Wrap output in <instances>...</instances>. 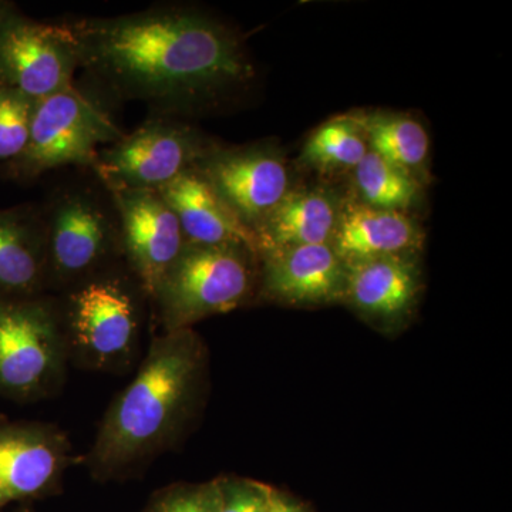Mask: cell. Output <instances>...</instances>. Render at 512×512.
Wrapping results in <instances>:
<instances>
[{"label":"cell","instance_id":"cell-13","mask_svg":"<svg viewBox=\"0 0 512 512\" xmlns=\"http://www.w3.org/2000/svg\"><path fill=\"white\" fill-rule=\"evenodd\" d=\"M67 316L77 343L100 362L126 355L136 339V299L120 279L84 282L70 295Z\"/></svg>","mask_w":512,"mask_h":512},{"label":"cell","instance_id":"cell-3","mask_svg":"<svg viewBox=\"0 0 512 512\" xmlns=\"http://www.w3.org/2000/svg\"><path fill=\"white\" fill-rule=\"evenodd\" d=\"M111 97L92 83H72L37 101L25 150L6 164L9 177L33 181L57 168L76 165L93 170L103 146L124 137L110 107Z\"/></svg>","mask_w":512,"mask_h":512},{"label":"cell","instance_id":"cell-18","mask_svg":"<svg viewBox=\"0 0 512 512\" xmlns=\"http://www.w3.org/2000/svg\"><path fill=\"white\" fill-rule=\"evenodd\" d=\"M42 212L30 205L0 210V298H30L45 284Z\"/></svg>","mask_w":512,"mask_h":512},{"label":"cell","instance_id":"cell-8","mask_svg":"<svg viewBox=\"0 0 512 512\" xmlns=\"http://www.w3.org/2000/svg\"><path fill=\"white\" fill-rule=\"evenodd\" d=\"M62 333L45 299L0 298V396L29 399L59 372Z\"/></svg>","mask_w":512,"mask_h":512},{"label":"cell","instance_id":"cell-22","mask_svg":"<svg viewBox=\"0 0 512 512\" xmlns=\"http://www.w3.org/2000/svg\"><path fill=\"white\" fill-rule=\"evenodd\" d=\"M36 101L0 83V163L9 164L28 144Z\"/></svg>","mask_w":512,"mask_h":512},{"label":"cell","instance_id":"cell-6","mask_svg":"<svg viewBox=\"0 0 512 512\" xmlns=\"http://www.w3.org/2000/svg\"><path fill=\"white\" fill-rule=\"evenodd\" d=\"M217 144L178 117L154 114L133 133L103 148L92 171L106 187L158 191L197 167Z\"/></svg>","mask_w":512,"mask_h":512},{"label":"cell","instance_id":"cell-14","mask_svg":"<svg viewBox=\"0 0 512 512\" xmlns=\"http://www.w3.org/2000/svg\"><path fill=\"white\" fill-rule=\"evenodd\" d=\"M420 291L416 255L383 256L348 264L343 302L365 318L386 325L409 315Z\"/></svg>","mask_w":512,"mask_h":512},{"label":"cell","instance_id":"cell-2","mask_svg":"<svg viewBox=\"0 0 512 512\" xmlns=\"http://www.w3.org/2000/svg\"><path fill=\"white\" fill-rule=\"evenodd\" d=\"M200 366V342L191 329L154 340L137 376L104 416L92 450L97 473H117L164 446L191 402Z\"/></svg>","mask_w":512,"mask_h":512},{"label":"cell","instance_id":"cell-7","mask_svg":"<svg viewBox=\"0 0 512 512\" xmlns=\"http://www.w3.org/2000/svg\"><path fill=\"white\" fill-rule=\"evenodd\" d=\"M79 69V45L67 22H37L15 8L0 23V83L5 86L37 103L69 87Z\"/></svg>","mask_w":512,"mask_h":512},{"label":"cell","instance_id":"cell-9","mask_svg":"<svg viewBox=\"0 0 512 512\" xmlns=\"http://www.w3.org/2000/svg\"><path fill=\"white\" fill-rule=\"evenodd\" d=\"M195 168L254 234L292 190L285 154L268 141L238 147L217 144Z\"/></svg>","mask_w":512,"mask_h":512},{"label":"cell","instance_id":"cell-5","mask_svg":"<svg viewBox=\"0 0 512 512\" xmlns=\"http://www.w3.org/2000/svg\"><path fill=\"white\" fill-rule=\"evenodd\" d=\"M46 234L47 274L70 282L92 274L116 249L120 220L110 191L96 183H72L40 208Z\"/></svg>","mask_w":512,"mask_h":512},{"label":"cell","instance_id":"cell-25","mask_svg":"<svg viewBox=\"0 0 512 512\" xmlns=\"http://www.w3.org/2000/svg\"><path fill=\"white\" fill-rule=\"evenodd\" d=\"M265 512H308L302 505L296 504L295 501L289 500L276 491L271 490L269 494L268 505Z\"/></svg>","mask_w":512,"mask_h":512},{"label":"cell","instance_id":"cell-11","mask_svg":"<svg viewBox=\"0 0 512 512\" xmlns=\"http://www.w3.org/2000/svg\"><path fill=\"white\" fill-rule=\"evenodd\" d=\"M70 460L69 441L55 427L0 423V510L47 493Z\"/></svg>","mask_w":512,"mask_h":512},{"label":"cell","instance_id":"cell-12","mask_svg":"<svg viewBox=\"0 0 512 512\" xmlns=\"http://www.w3.org/2000/svg\"><path fill=\"white\" fill-rule=\"evenodd\" d=\"M262 259L261 292L286 305L315 306L343 302L348 265L332 244L276 249Z\"/></svg>","mask_w":512,"mask_h":512},{"label":"cell","instance_id":"cell-17","mask_svg":"<svg viewBox=\"0 0 512 512\" xmlns=\"http://www.w3.org/2000/svg\"><path fill=\"white\" fill-rule=\"evenodd\" d=\"M342 204L325 188H292L255 231L259 256L299 245L332 244Z\"/></svg>","mask_w":512,"mask_h":512},{"label":"cell","instance_id":"cell-19","mask_svg":"<svg viewBox=\"0 0 512 512\" xmlns=\"http://www.w3.org/2000/svg\"><path fill=\"white\" fill-rule=\"evenodd\" d=\"M350 116L362 128L370 151L420 181L430 154V137L419 120L389 111H355Z\"/></svg>","mask_w":512,"mask_h":512},{"label":"cell","instance_id":"cell-20","mask_svg":"<svg viewBox=\"0 0 512 512\" xmlns=\"http://www.w3.org/2000/svg\"><path fill=\"white\" fill-rule=\"evenodd\" d=\"M369 151L362 128L349 113L325 121L312 131L301 160L323 174L353 173Z\"/></svg>","mask_w":512,"mask_h":512},{"label":"cell","instance_id":"cell-1","mask_svg":"<svg viewBox=\"0 0 512 512\" xmlns=\"http://www.w3.org/2000/svg\"><path fill=\"white\" fill-rule=\"evenodd\" d=\"M80 69L114 100L180 117L217 106L255 79L237 30L195 8L163 5L111 18L67 22Z\"/></svg>","mask_w":512,"mask_h":512},{"label":"cell","instance_id":"cell-26","mask_svg":"<svg viewBox=\"0 0 512 512\" xmlns=\"http://www.w3.org/2000/svg\"><path fill=\"white\" fill-rule=\"evenodd\" d=\"M15 8L16 6L13 5V3L2 2V0H0V23H2V20L5 19L6 16H8L10 10H13Z\"/></svg>","mask_w":512,"mask_h":512},{"label":"cell","instance_id":"cell-23","mask_svg":"<svg viewBox=\"0 0 512 512\" xmlns=\"http://www.w3.org/2000/svg\"><path fill=\"white\" fill-rule=\"evenodd\" d=\"M146 512H218L217 481L163 491Z\"/></svg>","mask_w":512,"mask_h":512},{"label":"cell","instance_id":"cell-4","mask_svg":"<svg viewBox=\"0 0 512 512\" xmlns=\"http://www.w3.org/2000/svg\"><path fill=\"white\" fill-rule=\"evenodd\" d=\"M256 259L255 252L241 245L185 244L153 298L165 332L190 329L198 320L234 311L247 301Z\"/></svg>","mask_w":512,"mask_h":512},{"label":"cell","instance_id":"cell-16","mask_svg":"<svg viewBox=\"0 0 512 512\" xmlns=\"http://www.w3.org/2000/svg\"><path fill=\"white\" fill-rule=\"evenodd\" d=\"M158 192L180 222L185 244L241 245L259 256L254 232L232 214L197 168Z\"/></svg>","mask_w":512,"mask_h":512},{"label":"cell","instance_id":"cell-15","mask_svg":"<svg viewBox=\"0 0 512 512\" xmlns=\"http://www.w3.org/2000/svg\"><path fill=\"white\" fill-rule=\"evenodd\" d=\"M423 229L407 212L343 202L332 247L346 265L383 256L416 255Z\"/></svg>","mask_w":512,"mask_h":512},{"label":"cell","instance_id":"cell-21","mask_svg":"<svg viewBox=\"0 0 512 512\" xmlns=\"http://www.w3.org/2000/svg\"><path fill=\"white\" fill-rule=\"evenodd\" d=\"M360 202L382 210L407 212L420 194V181L369 151L353 171Z\"/></svg>","mask_w":512,"mask_h":512},{"label":"cell","instance_id":"cell-10","mask_svg":"<svg viewBox=\"0 0 512 512\" xmlns=\"http://www.w3.org/2000/svg\"><path fill=\"white\" fill-rule=\"evenodd\" d=\"M106 188L119 214L121 252L141 289L153 299L165 272L185 247L183 229L160 192Z\"/></svg>","mask_w":512,"mask_h":512},{"label":"cell","instance_id":"cell-24","mask_svg":"<svg viewBox=\"0 0 512 512\" xmlns=\"http://www.w3.org/2000/svg\"><path fill=\"white\" fill-rule=\"evenodd\" d=\"M218 512H265L272 488L249 480L217 481Z\"/></svg>","mask_w":512,"mask_h":512}]
</instances>
